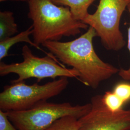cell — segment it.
<instances>
[{"label": "cell", "mask_w": 130, "mask_h": 130, "mask_svg": "<svg viewBox=\"0 0 130 130\" xmlns=\"http://www.w3.org/2000/svg\"><path fill=\"white\" fill-rule=\"evenodd\" d=\"M98 37L93 28L71 41H48L42 45L64 64L76 70L79 80L85 85L96 89L103 81L119 73L120 69L103 61L93 46V39Z\"/></svg>", "instance_id": "1"}, {"label": "cell", "mask_w": 130, "mask_h": 130, "mask_svg": "<svg viewBox=\"0 0 130 130\" xmlns=\"http://www.w3.org/2000/svg\"><path fill=\"white\" fill-rule=\"evenodd\" d=\"M28 19L32 21L33 42L38 46L48 41H60L75 36L89 26L73 17L70 8L51 0H28Z\"/></svg>", "instance_id": "2"}, {"label": "cell", "mask_w": 130, "mask_h": 130, "mask_svg": "<svg viewBox=\"0 0 130 130\" xmlns=\"http://www.w3.org/2000/svg\"><path fill=\"white\" fill-rule=\"evenodd\" d=\"M91 107V103L74 106L70 103L46 101L27 110L6 112L10 121L19 130H45L63 117L71 116L79 119L87 114Z\"/></svg>", "instance_id": "3"}, {"label": "cell", "mask_w": 130, "mask_h": 130, "mask_svg": "<svg viewBox=\"0 0 130 130\" xmlns=\"http://www.w3.org/2000/svg\"><path fill=\"white\" fill-rule=\"evenodd\" d=\"M68 78L60 77L43 85H27L24 81L11 83L0 93V108L5 111L30 109L62 93L69 84Z\"/></svg>", "instance_id": "4"}, {"label": "cell", "mask_w": 130, "mask_h": 130, "mask_svg": "<svg viewBox=\"0 0 130 130\" xmlns=\"http://www.w3.org/2000/svg\"><path fill=\"white\" fill-rule=\"evenodd\" d=\"M130 0H100L97 9L82 21L94 28L103 46L108 50L122 49L126 42L120 28L123 13Z\"/></svg>", "instance_id": "5"}, {"label": "cell", "mask_w": 130, "mask_h": 130, "mask_svg": "<svg viewBox=\"0 0 130 130\" xmlns=\"http://www.w3.org/2000/svg\"><path fill=\"white\" fill-rule=\"evenodd\" d=\"M22 55L23 61L20 63L6 64L1 61L0 76L11 73L18 75V78L12 80L11 83L24 82L32 78L37 79L38 82L45 78H79V73L74 69L61 66L51 57H40L34 55L27 45L22 47Z\"/></svg>", "instance_id": "6"}, {"label": "cell", "mask_w": 130, "mask_h": 130, "mask_svg": "<svg viewBox=\"0 0 130 130\" xmlns=\"http://www.w3.org/2000/svg\"><path fill=\"white\" fill-rule=\"evenodd\" d=\"M88 113L79 119V130H130V110L112 111L103 102L102 95L93 96Z\"/></svg>", "instance_id": "7"}, {"label": "cell", "mask_w": 130, "mask_h": 130, "mask_svg": "<svg viewBox=\"0 0 130 130\" xmlns=\"http://www.w3.org/2000/svg\"><path fill=\"white\" fill-rule=\"evenodd\" d=\"M32 33V27L31 26L26 30L19 33L14 36L8 38L3 41L0 42V61L9 56L8 52L11 48L16 43L20 42L28 43L31 46L41 50L39 46H38L31 41L30 36Z\"/></svg>", "instance_id": "8"}, {"label": "cell", "mask_w": 130, "mask_h": 130, "mask_svg": "<svg viewBox=\"0 0 130 130\" xmlns=\"http://www.w3.org/2000/svg\"><path fill=\"white\" fill-rule=\"evenodd\" d=\"M55 4L70 8L73 17L83 21L88 15V8L95 0H51Z\"/></svg>", "instance_id": "9"}, {"label": "cell", "mask_w": 130, "mask_h": 130, "mask_svg": "<svg viewBox=\"0 0 130 130\" xmlns=\"http://www.w3.org/2000/svg\"><path fill=\"white\" fill-rule=\"evenodd\" d=\"M18 32L14 13L9 11L0 12V42L12 37Z\"/></svg>", "instance_id": "10"}, {"label": "cell", "mask_w": 130, "mask_h": 130, "mask_svg": "<svg viewBox=\"0 0 130 130\" xmlns=\"http://www.w3.org/2000/svg\"><path fill=\"white\" fill-rule=\"evenodd\" d=\"M79 119L71 116L63 117L55 121L45 130H79Z\"/></svg>", "instance_id": "11"}, {"label": "cell", "mask_w": 130, "mask_h": 130, "mask_svg": "<svg viewBox=\"0 0 130 130\" xmlns=\"http://www.w3.org/2000/svg\"><path fill=\"white\" fill-rule=\"evenodd\" d=\"M102 101L107 108L112 111L120 110L125 104L113 91H107L102 95Z\"/></svg>", "instance_id": "12"}, {"label": "cell", "mask_w": 130, "mask_h": 130, "mask_svg": "<svg viewBox=\"0 0 130 130\" xmlns=\"http://www.w3.org/2000/svg\"><path fill=\"white\" fill-rule=\"evenodd\" d=\"M113 91L125 103L130 101V84L121 83L118 84L113 89Z\"/></svg>", "instance_id": "13"}, {"label": "cell", "mask_w": 130, "mask_h": 130, "mask_svg": "<svg viewBox=\"0 0 130 130\" xmlns=\"http://www.w3.org/2000/svg\"><path fill=\"white\" fill-rule=\"evenodd\" d=\"M0 130H19L10 121L6 112L0 110Z\"/></svg>", "instance_id": "14"}, {"label": "cell", "mask_w": 130, "mask_h": 130, "mask_svg": "<svg viewBox=\"0 0 130 130\" xmlns=\"http://www.w3.org/2000/svg\"><path fill=\"white\" fill-rule=\"evenodd\" d=\"M127 9L128 10L129 13L130 15V4L128 5L127 7ZM127 47L130 53V24L129 27L128 29V43H127ZM118 74L121 77V78L126 80L130 81V62L129 68L127 69L124 70L123 69H121L120 70V71L118 73Z\"/></svg>", "instance_id": "15"}, {"label": "cell", "mask_w": 130, "mask_h": 130, "mask_svg": "<svg viewBox=\"0 0 130 130\" xmlns=\"http://www.w3.org/2000/svg\"><path fill=\"white\" fill-rule=\"evenodd\" d=\"M19 1V2H28V0H0L1 2H3L5 1Z\"/></svg>", "instance_id": "16"}]
</instances>
